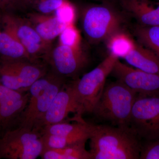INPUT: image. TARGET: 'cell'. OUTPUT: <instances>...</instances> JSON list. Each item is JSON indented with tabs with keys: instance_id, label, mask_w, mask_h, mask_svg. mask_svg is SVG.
<instances>
[{
	"instance_id": "6da1fadb",
	"label": "cell",
	"mask_w": 159,
	"mask_h": 159,
	"mask_svg": "<svg viewBox=\"0 0 159 159\" xmlns=\"http://www.w3.org/2000/svg\"><path fill=\"white\" fill-rule=\"evenodd\" d=\"M129 127L92 125L91 159H139L141 146Z\"/></svg>"
},
{
	"instance_id": "7a4b0ae2",
	"label": "cell",
	"mask_w": 159,
	"mask_h": 159,
	"mask_svg": "<svg viewBox=\"0 0 159 159\" xmlns=\"http://www.w3.org/2000/svg\"><path fill=\"white\" fill-rule=\"evenodd\" d=\"M137 95L119 80L106 85L93 112L99 119L118 126L129 127L132 109Z\"/></svg>"
},
{
	"instance_id": "3957f363",
	"label": "cell",
	"mask_w": 159,
	"mask_h": 159,
	"mask_svg": "<svg viewBox=\"0 0 159 159\" xmlns=\"http://www.w3.org/2000/svg\"><path fill=\"white\" fill-rule=\"evenodd\" d=\"M65 84V78L51 70L36 80L29 89V101L20 118L19 127L34 129Z\"/></svg>"
},
{
	"instance_id": "277c9868",
	"label": "cell",
	"mask_w": 159,
	"mask_h": 159,
	"mask_svg": "<svg viewBox=\"0 0 159 159\" xmlns=\"http://www.w3.org/2000/svg\"><path fill=\"white\" fill-rule=\"evenodd\" d=\"M119 58L110 53L93 70L71 83L79 105L80 116L93 112L104 90L107 78Z\"/></svg>"
},
{
	"instance_id": "5b68a950",
	"label": "cell",
	"mask_w": 159,
	"mask_h": 159,
	"mask_svg": "<svg viewBox=\"0 0 159 159\" xmlns=\"http://www.w3.org/2000/svg\"><path fill=\"white\" fill-rule=\"evenodd\" d=\"M122 23L121 16L109 5H91L83 10V31L92 43L107 40L120 31Z\"/></svg>"
},
{
	"instance_id": "8992f818",
	"label": "cell",
	"mask_w": 159,
	"mask_h": 159,
	"mask_svg": "<svg viewBox=\"0 0 159 159\" xmlns=\"http://www.w3.org/2000/svg\"><path fill=\"white\" fill-rule=\"evenodd\" d=\"M43 148L41 134L35 129L18 126L7 131L0 138V158L35 159Z\"/></svg>"
},
{
	"instance_id": "52a82bcc",
	"label": "cell",
	"mask_w": 159,
	"mask_h": 159,
	"mask_svg": "<svg viewBox=\"0 0 159 159\" xmlns=\"http://www.w3.org/2000/svg\"><path fill=\"white\" fill-rule=\"evenodd\" d=\"M1 25L24 46L31 60L44 62L51 51V43L45 41L27 18L18 16L12 11H2Z\"/></svg>"
},
{
	"instance_id": "ba28073f",
	"label": "cell",
	"mask_w": 159,
	"mask_h": 159,
	"mask_svg": "<svg viewBox=\"0 0 159 159\" xmlns=\"http://www.w3.org/2000/svg\"><path fill=\"white\" fill-rule=\"evenodd\" d=\"M44 62L28 60H0V81L13 90L26 93L49 71Z\"/></svg>"
},
{
	"instance_id": "9c48e42d",
	"label": "cell",
	"mask_w": 159,
	"mask_h": 159,
	"mask_svg": "<svg viewBox=\"0 0 159 159\" xmlns=\"http://www.w3.org/2000/svg\"><path fill=\"white\" fill-rule=\"evenodd\" d=\"M129 125L138 135L148 141L159 139V92L138 94Z\"/></svg>"
},
{
	"instance_id": "30bf717a",
	"label": "cell",
	"mask_w": 159,
	"mask_h": 159,
	"mask_svg": "<svg viewBox=\"0 0 159 159\" xmlns=\"http://www.w3.org/2000/svg\"><path fill=\"white\" fill-rule=\"evenodd\" d=\"M51 70L64 78L74 77L86 65L88 58L79 48L59 44L51 48L44 61Z\"/></svg>"
},
{
	"instance_id": "8fae6325",
	"label": "cell",
	"mask_w": 159,
	"mask_h": 159,
	"mask_svg": "<svg viewBox=\"0 0 159 159\" xmlns=\"http://www.w3.org/2000/svg\"><path fill=\"white\" fill-rule=\"evenodd\" d=\"M29 98V91L21 93L8 88L0 81V134L18 124Z\"/></svg>"
},
{
	"instance_id": "7c38bea8",
	"label": "cell",
	"mask_w": 159,
	"mask_h": 159,
	"mask_svg": "<svg viewBox=\"0 0 159 159\" xmlns=\"http://www.w3.org/2000/svg\"><path fill=\"white\" fill-rule=\"evenodd\" d=\"M111 74L137 94L159 92V74L131 67L119 59L115 63Z\"/></svg>"
},
{
	"instance_id": "4fadbf2b",
	"label": "cell",
	"mask_w": 159,
	"mask_h": 159,
	"mask_svg": "<svg viewBox=\"0 0 159 159\" xmlns=\"http://www.w3.org/2000/svg\"><path fill=\"white\" fill-rule=\"evenodd\" d=\"M71 113H76L75 116L82 117L72 84L66 83L57 93L47 112L33 129L39 131L46 125L63 122Z\"/></svg>"
},
{
	"instance_id": "5bb4252c",
	"label": "cell",
	"mask_w": 159,
	"mask_h": 159,
	"mask_svg": "<svg viewBox=\"0 0 159 159\" xmlns=\"http://www.w3.org/2000/svg\"><path fill=\"white\" fill-rule=\"evenodd\" d=\"M27 18L40 37L50 43L69 26L61 22L54 15L35 12L29 13Z\"/></svg>"
},
{
	"instance_id": "9a60e30c",
	"label": "cell",
	"mask_w": 159,
	"mask_h": 159,
	"mask_svg": "<svg viewBox=\"0 0 159 159\" xmlns=\"http://www.w3.org/2000/svg\"><path fill=\"white\" fill-rule=\"evenodd\" d=\"M124 9L130 12L145 26H159V3L156 7L151 6L148 0H121Z\"/></svg>"
},
{
	"instance_id": "2e32d148",
	"label": "cell",
	"mask_w": 159,
	"mask_h": 159,
	"mask_svg": "<svg viewBox=\"0 0 159 159\" xmlns=\"http://www.w3.org/2000/svg\"><path fill=\"white\" fill-rule=\"evenodd\" d=\"M123 58L135 68L159 74V57L148 48L135 44L133 49Z\"/></svg>"
},
{
	"instance_id": "e0dca14e",
	"label": "cell",
	"mask_w": 159,
	"mask_h": 159,
	"mask_svg": "<svg viewBox=\"0 0 159 159\" xmlns=\"http://www.w3.org/2000/svg\"><path fill=\"white\" fill-rule=\"evenodd\" d=\"M28 60L32 61L21 43L1 25L0 28V60Z\"/></svg>"
},
{
	"instance_id": "ac0fdd59",
	"label": "cell",
	"mask_w": 159,
	"mask_h": 159,
	"mask_svg": "<svg viewBox=\"0 0 159 159\" xmlns=\"http://www.w3.org/2000/svg\"><path fill=\"white\" fill-rule=\"evenodd\" d=\"M76 122L70 123L64 122L46 125L39 130L41 134H46L56 135H84L90 136L93 124L85 122L81 118H74Z\"/></svg>"
},
{
	"instance_id": "d6986e66",
	"label": "cell",
	"mask_w": 159,
	"mask_h": 159,
	"mask_svg": "<svg viewBox=\"0 0 159 159\" xmlns=\"http://www.w3.org/2000/svg\"><path fill=\"white\" fill-rule=\"evenodd\" d=\"M85 143L78 142L60 148H44L40 157L43 159H91Z\"/></svg>"
},
{
	"instance_id": "ffe728a7",
	"label": "cell",
	"mask_w": 159,
	"mask_h": 159,
	"mask_svg": "<svg viewBox=\"0 0 159 159\" xmlns=\"http://www.w3.org/2000/svg\"><path fill=\"white\" fill-rule=\"evenodd\" d=\"M134 33L139 41L159 57V26L136 27Z\"/></svg>"
},
{
	"instance_id": "44dd1931",
	"label": "cell",
	"mask_w": 159,
	"mask_h": 159,
	"mask_svg": "<svg viewBox=\"0 0 159 159\" xmlns=\"http://www.w3.org/2000/svg\"><path fill=\"white\" fill-rule=\"evenodd\" d=\"M107 41L110 53L115 54L119 58H124L135 45L129 36L120 31L112 35Z\"/></svg>"
},
{
	"instance_id": "7402d4cb",
	"label": "cell",
	"mask_w": 159,
	"mask_h": 159,
	"mask_svg": "<svg viewBox=\"0 0 159 159\" xmlns=\"http://www.w3.org/2000/svg\"><path fill=\"white\" fill-rule=\"evenodd\" d=\"M41 134L44 148H62L78 142H86L89 139V137L87 136H67L46 134Z\"/></svg>"
},
{
	"instance_id": "603a6c76",
	"label": "cell",
	"mask_w": 159,
	"mask_h": 159,
	"mask_svg": "<svg viewBox=\"0 0 159 159\" xmlns=\"http://www.w3.org/2000/svg\"><path fill=\"white\" fill-rule=\"evenodd\" d=\"M74 5L67 0L56 9L54 15L61 22L68 25H73L76 15Z\"/></svg>"
},
{
	"instance_id": "cb8c5ba5",
	"label": "cell",
	"mask_w": 159,
	"mask_h": 159,
	"mask_svg": "<svg viewBox=\"0 0 159 159\" xmlns=\"http://www.w3.org/2000/svg\"><path fill=\"white\" fill-rule=\"evenodd\" d=\"M60 44L74 48H79L80 35L73 25L68 26L59 36Z\"/></svg>"
},
{
	"instance_id": "d4e9b609",
	"label": "cell",
	"mask_w": 159,
	"mask_h": 159,
	"mask_svg": "<svg viewBox=\"0 0 159 159\" xmlns=\"http://www.w3.org/2000/svg\"><path fill=\"white\" fill-rule=\"evenodd\" d=\"M67 0H37L32 6L35 12L49 15L54 13L56 9Z\"/></svg>"
},
{
	"instance_id": "484cf974",
	"label": "cell",
	"mask_w": 159,
	"mask_h": 159,
	"mask_svg": "<svg viewBox=\"0 0 159 159\" xmlns=\"http://www.w3.org/2000/svg\"><path fill=\"white\" fill-rule=\"evenodd\" d=\"M140 159H159V139L148 141L140 151Z\"/></svg>"
},
{
	"instance_id": "4316f807",
	"label": "cell",
	"mask_w": 159,
	"mask_h": 159,
	"mask_svg": "<svg viewBox=\"0 0 159 159\" xmlns=\"http://www.w3.org/2000/svg\"><path fill=\"white\" fill-rule=\"evenodd\" d=\"M16 10L14 0H0V11L13 12Z\"/></svg>"
},
{
	"instance_id": "83f0119b",
	"label": "cell",
	"mask_w": 159,
	"mask_h": 159,
	"mask_svg": "<svg viewBox=\"0 0 159 159\" xmlns=\"http://www.w3.org/2000/svg\"><path fill=\"white\" fill-rule=\"evenodd\" d=\"M37 0H14L16 10H25L32 8Z\"/></svg>"
},
{
	"instance_id": "f1b7e54d",
	"label": "cell",
	"mask_w": 159,
	"mask_h": 159,
	"mask_svg": "<svg viewBox=\"0 0 159 159\" xmlns=\"http://www.w3.org/2000/svg\"><path fill=\"white\" fill-rule=\"evenodd\" d=\"M2 11H0V28H1V23H2Z\"/></svg>"
}]
</instances>
